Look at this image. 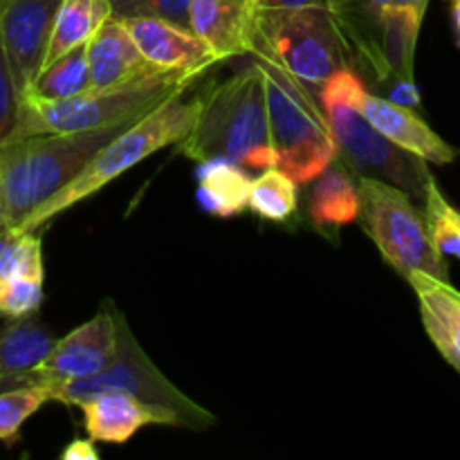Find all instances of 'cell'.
<instances>
[{"label":"cell","instance_id":"8992f818","mask_svg":"<svg viewBox=\"0 0 460 460\" xmlns=\"http://www.w3.org/2000/svg\"><path fill=\"white\" fill-rule=\"evenodd\" d=\"M252 57L277 63L319 99V88L335 72L350 67L353 48L337 25L328 0H308L295 9L259 12Z\"/></svg>","mask_w":460,"mask_h":460},{"label":"cell","instance_id":"5bb4252c","mask_svg":"<svg viewBox=\"0 0 460 460\" xmlns=\"http://www.w3.org/2000/svg\"><path fill=\"white\" fill-rule=\"evenodd\" d=\"M126 30L139 54L157 70L207 72L220 57L193 30L162 18H126Z\"/></svg>","mask_w":460,"mask_h":460},{"label":"cell","instance_id":"83f0119b","mask_svg":"<svg viewBox=\"0 0 460 460\" xmlns=\"http://www.w3.org/2000/svg\"><path fill=\"white\" fill-rule=\"evenodd\" d=\"M429 0H328L337 22L367 21L385 7H425Z\"/></svg>","mask_w":460,"mask_h":460},{"label":"cell","instance_id":"52a82bcc","mask_svg":"<svg viewBox=\"0 0 460 460\" xmlns=\"http://www.w3.org/2000/svg\"><path fill=\"white\" fill-rule=\"evenodd\" d=\"M268 102V121L277 169L296 184L313 182L337 157L335 139L317 94L292 79L270 58L254 57Z\"/></svg>","mask_w":460,"mask_h":460},{"label":"cell","instance_id":"484cf974","mask_svg":"<svg viewBox=\"0 0 460 460\" xmlns=\"http://www.w3.org/2000/svg\"><path fill=\"white\" fill-rule=\"evenodd\" d=\"M112 18H162L189 27V0H108ZM191 30V27H189Z\"/></svg>","mask_w":460,"mask_h":460},{"label":"cell","instance_id":"603a6c76","mask_svg":"<svg viewBox=\"0 0 460 460\" xmlns=\"http://www.w3.org/2000/svg\"><path fill=\"white\" fill-rule=\"evenodd\" d=\"M422 211H425L431 243L440 256H454L460 261V211L443 196L434 178L427 184Z\"/></svg>","mask_w":460,"mask_h":460},{"label":"cell","instance_id":"7a4b0ae2","mask_svg":"<svg viewBox=\"0 0 460 460\" xmlns=\"http://www.w3.org/2000/svg\"><path fill=\"white\" fill-rule=\"evenodd\" d=\"M178 148L196 162L229 160L245 171L277 166L263 75L256 63L202 97L196 124Z\"/></svg>","mask_w":460,"mask_h":460},{"label":"cell","instance_id":"3957f363","mask_svg":"<svg viewBox=\"0 0 460 460\" xmlns=\"http://www.w3.org/2000/svg\"><path fill=\"white\" fill-rule=\"evenodd\" d=\"M202 75L200 70H157L130 84L88 88L70 99L22 97L16 137L79 133L137 121L166 99L189 93Z\"/></svg>","mask_w":460,"mask_h":460},{"label":"cell","instance_id":"6da1fadb","mask_svg":"<svg viewBox=\"0 0 460 460\" xmlns=\"http://www.w3.org/2000/svg\"><path fill=\"white\" fill-rule=\"evenodd\" d=\"M135 121L79 130L25 135L0 144V223L18 232L21 225L81 173L112 137Z\"/></svg>","mask_w":460,"mask_h":460},{"label":"cell","instance_id":"9a60e30c","mask_svg":"<svg viewBox=\"0 0 460 460\" xmlns=\"http://www.w3.org/2000/svg\"><path fill=\"white\" fill-rule=\"evenodd\" d=\"M358 106L368 124L380 130L386 139L398 144L404 151L431 162V164H452L458 157V151L452 144L445 142L425 119L416 112V108L402 106L391 99L380 97L362 90Z\"/></svg>","mask_w":460,"mask_h":460},{"label":"cell","instance_id":"e0dca14e","mask_svg":"<svg viewBox=\"0 0 460 460\" xmlns=\"http://www.w3.org/2000/svg\"><path fill=\"white\" fill-rule=\"evenodd\" d=\"M407 281L418 295L427 335L460 373V292L449 281H438L427 274H413Z\"/></svg>","mask_w":460,"mask_h":460},{"label":"cell","instance_id":"d6a6232c","mask_svg":"<svg viewBox=\"0 0 460 460\" xmlns=\"http://www.w3.org/2000/svg\"><path fill=\"white\" fill-rule=\"evenodd\" d=\"M447 3H449V0H447Z\"/></svg>","mask_w":460,"mask_h":460},{"label":"cell","instance_id":"4316f807","mask_svg":"<svg viewBox=\"0 0 460 460\" xmlns=\"http://www.w3.org/2000/svg\"><path fill=\"white\" fill-rule=\"evenodd\" d=\"M4 0H0L3 7ZM21 93L13 81L12 67H9L7 54H4L3 39H0V144L16 137L18 119H21Z\"/></svg>","mask_w":460,"mask_h":460},{"label":"cell","instance_id":"1f68e13d","mask_svg":"<svg viewBox=\"0 0 460 460\" xmlns=\"http://www.w3.org/2000/svg\"><path fill=\"white\" fill-rule=\"evenodd\" d=\"M452 3V25L456 34V45L460 48V0H449Z\"/></svg>","mask_w":460,"mask_h":460},{"label":"cell","instance_id":"4dcf8cb0","mask_svg":"<svg viewBox=\"0 0 460 460\" xmlns=\"http://www.w3.org/2000/svg\"><path fill=\"white\" fill-rule=\"evenodd\" d=\"M308 0H259V12H283L305 4Z\"/></svg>","mask_w":460,"mask_h":460},{"label":"cell","instance_id":"30bf717a","mask_svg":"<svg viewBox=\"0 0 460 460\" xmlns=\"http://www.w3.org/2000/svg\"><path fill=\"white\" fill-rule=\"evenodd\" d=\"M115 319H112L111 299H106L102 310L90 322L81 323L63 340L54 341L48 358L34 371H30L27 385L43 389L49 400V394L57 386L102 373L115 359Z\"/></svg>","mask_w":460,"mask_h":460},{"label":"cell","instance_id":"44dd1931","mask_svg":"<svg viewBox=\"0 0 460 460\" xmlns=\"http://www.w3.org/2000/svg\"><path fill=\"white\" fill-rule=\"evenodd\" d=\"M88 88H93V84H90V67L84 45V48H76L58 57L49 66L40 67L22 97L70 99L85 93Z\"/></svg>","mask_w":460,"mask_h":460},{"label":"cell","instance_id":"ac0fdd59","mask_svg":"<svg viewBox=\"0 0 460 460\" xmlns=\"http://www.w3.org/2000/svg\"><path fill=\"white\" fill-rule=\"evenodd\" d=\"M308 216L313 227L326 236L359 218V187L341 160L332 162L314 178L308 198Z\"/></svg>","mask_w":460,"mask_h":460},{"label":"cell","instance_id":"f546056e","mask_svg":"<svg viewBox=\"0 0 460 460\" xmlns=\"http://www.w3.org/2000/svg\"><path fill=\"white\" fill-rule=\"evenodd\" d=\"M61 460H99V452L94 447V440L75 438L61 452Z\"/></svg>","mask_w":460,"mask_h":460},{"label":"cell","instance_id":"7402d4cb","mask_svg":"<svg viewBox=\"0 0 460 460\" xmlns=\"http://www.w3.org/2000/svg\"><path fill=\"white\" fill-rule=\"evenodd\" d=\"M247 209L254 211L261 220L274 225H286L299 214V191L296 182L277 166L261 171L250 187V205Z\"/></svg>","mask_w":460,"mask_h":460},{"label":"cell","instance_id":"7c38bea8","mask_svg":"<svg viewBox=\"0 0 460 460\" xmlns=\"http://www.w3.org/2000/svg\"><path fill=\"white\" fill-rule=\"evenodd\" d=\"M76 407L81 409V416H84L88 438L94 443L124 445L148 425L182 427V420L169 409L148 404L117 389L90 395Z\"/></svg>","mask_w":460,"mask_h":460},{"label":"cell","instance_id":"d6986e66","mask_svg":"<svg viewBox=\"0 0 460 460\" xmlns=\"http://www.w3.org/2000/svg\"><path fill=\"white\" fill-rule=\"evenodd\" d=\"M196 200L216 218H234L247 211L252 180L243 166L229 160H207L198 166Z\"/></svg>","mask_w":460,"mask_h":460},{"label":"cell","instance_id":"277c9868","mask_svg":"<svg viewBox=\"0 0 460 460\" xmlns=\"http://www.w3.org/2000/svg\"><path fill=\"white\" fill-rule=\"evenodd\" d=\"M184 94L187 93L166 99L164 103L139 117L128 128L121 130L106 146L99 148L97 155L81 169V173L72 182H67L61 191L54 193L45 205H40L21 225L18 232H36V229L45 227L58 214L72 209L81 200H88L90 196L108 187L112 180L128 173L139 162L148 160L153 153L182 142L196 124L202 103V97L184 99Z\"/></svg>","mask_w":460,"mask_h":460},{"label":"cell","instance_id":"9c48e42d","mask_svg":"<svg viewBox=\"0 0 460 460\" xmlns=\"http://www.w3.org/2000/svg\"><path fill=\"white\" fill-rule=\"evenodd\" d=\"M359 218L382 259L404 279L427 274L449 281L445 256L431 243L425 211L395 184L359 175Z\"/></svg>","mask_w":460,"mask_h":460},{"label":"cell","instance_id":"8fae6325","mask_svg":"<svg viewBox=\"0 0 460 460\" xmlns=\"http://www.w3.org/2000/svg\"><path fill=\"white\" fill-rule=\"evenodd\" d=\"M58 0H4L0 7V39L18 93H27L43 67Z\"/></svg>","mask_w":460,"mask_h":460},{"label":"cell","instance_id":"d4e9b609","mask_svg":"<svg viewBox=\"0 0 460 460\" xmlns=\"http://www.w3.org/2000/svg\"><path fill=\"white\" fill-rule=\"evenodd\" d=\"M43 304L40 277H0V314L7 319L30 317Z\"/></svg>","mask_w":460,"mask_h":460},{"label":"cell","instance_id":"4fadbf2b","mask_svg":"<svg viewBox=\"0 0 460 460\" xmlns=\"http://www.w3.org/2000/svg\"><path fill=\"white\" fill-rule=\"evenodd\" d=\"M189 27L220 61L254 52L259 0H189Z\"/></svg>","mask_w":460,"mask_h":460},{"label":"cell","instance_id":"ba28073f","mask_svg":"<svg viewBox=\"0 0 460 460\" xmlns=\"http://www.w3.org/2000/svg\"><path fill=\"white\" fill-rule=\"evenodd\" d=\"M112 319H115V332H117V355L102 373L85 380L66 382V385L57 386L49 394V400L54 402L67 404V407H76L84 402L85 398L102 391H126V394L135 395V398L144 400L155 407H164L173 411L175 416L182 420V427L193 431H205L216 425V416L193 402L189 395H184L142 349L137 337L130 331L128 322H126L124 313L117 308L111 301Z\"/></svg>","mask_w":460,"mask_h":460},{"label":"cell","instance_id":"2e32d148","mask_svg":"<svg viewBox=\"0 0 460 460\" xmlns=\"http://www.w3.org/2000/svg\"><path fill=\"white\" fill-rule=\"evenodd\" d=\"M85 57H88L90 84H93V88L130 84V81H137L142 76L157 72V67H153L139 54L137 45L130 39L124 21L112 16L88 40Z\"/></svg>","mask_w":460,"mask_h":460},{"label":"cell","instance_id":"f1b7e54d","mask_svg":"<svg viewBox=\"0 0 460 460\" xmlns=\"http://www.w3.org/2000/svg\"><path fill=\"white\" fill-rule=\"evenodd\" d=\"M391 88L386 99L395 103H402V106L409 108H418L420 106V90H418L416 81L413 79H398V81H389Z\"/></svg>","mask_w":460,"mask_h":460},{"label":"cell","instance_id":"5b68a950","mask_svg":"<svg viewBox=\"0 0 460 460\" xmlns=\"http://www.w3.org/2000/svg\"><path fill=\"white\" fill-rule=\"evenodd\" d=\"M362 90L364 84L353 67L335 72L319 88V103L332 130L337 155L358 178L385 180L422 205L427 184L434 178L427 166L429 162L400 148L368 124L358 106Z\"/></svg>","mask_w":460,"mask_h":460},{"label":"cell","instance_id":"cb8c5ba5","mask_svg":"<svg viewBox=\"0 0 460 460\" xmlns=\"http://www.w3.org/2000/svg\"><path fill=\"white\" fill-rule=\"evenodd\" d=\"M45 402H49L48 394L39 386H12L0 391V443H18L22 425Z\"/></svg>","mask_w":460,"mask_h":460},{"label":"cell","instance_id":"ffe728a7","mask_svg":"<svg viewBox=\"0 0 460 460\" xmlns=\"http://www.w3.org/2000/svg\"><path fill=\"white\" fill-rule=\"evenodd\" d=\"M111 16L108 0H58L43 66H49L72 49L88 45V40Z\"/></svg>","mask_w":460,"mask_h":460}]
</instances>
